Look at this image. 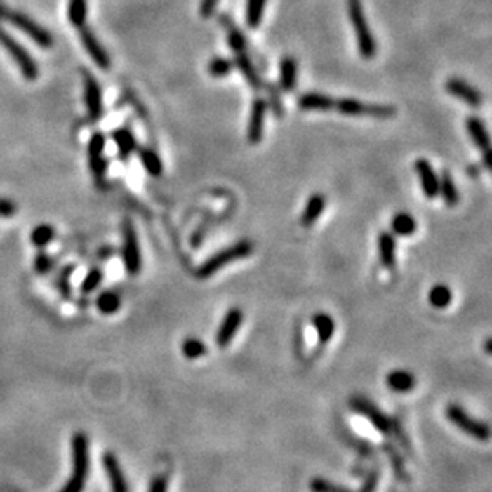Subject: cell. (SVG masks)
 Masks as SVG:
<instances>
[{
    "label": "cell",
    "mask_w": 492,
    "mask_h": 492,
    "mask_svg": "<svg viewBox=\"0 0 492 492\" xmlns=\"http://www.w3.org/2000/svg\"><path fill=\"white\" fill-rule=\"evenodd\" d=\"M346 10L349 22L354 29L355 40H357L359 55L366 61H370L376 56L378 45L375 37H373L368 20H366L364 4H361V0H346Z\"/></svg>",
    "instance_id": "1"
},
{
    "label": "cell",
    "mask_w": 492,
    "mask_h": 492,
    "mask_svg": "<svg viewBox=\"0 0 492 492\" xmlns=\"http://www.w3.org/2000/svg\"><path fill=\"white\" fill-rule=\"evenodd\" d=\"M90 472V443L85 434H75L72 438V475L59 492H81L85 489Z\"/></svg>",
    "instance_id": "2"
},
{
    "label": "cell",
    "mask_w": 492,
    "mask_h": 492,
    "mask_svg": "<svg viewBox=\"0 0 492 492\" xmlns=\"http://www.w3.org/2000/svg\"><path fill=\"white\" fill-rule=\"evenodd\" d=\"M253 251V244L248 239H241L234 244H231L227 248H222L220 252H217L215 255H212L206 260V262L199 266L197 270V277L198 279H209L215 272L220 271L225 266H228L230 263L238 262L248 257Z\"/></svg>",
    "instance_id": "3"
},
{
    "label": "cell",
    "mask_w": 492,
    "mask_h": 492,
    "mask_svg": "<svg viewBox=\"0 0 492 492\" xmlns=\"http://www.w3.org/2000/svg\"><path fill=\"white\" fill-rule=\"evenodd\" d=\"M0 21H7L11 26L20 29L21 32H25L29 39H32L41 48H51L55 45V39H53L50 31L41 27L32 18L21 13V11L10 8L4 4H0Z\"/></svg>",
    "instance_id": "4"
},
{
    "label": "cell",
    "mask_w": 492,
    "mask_h": 492,
    "mask_svg": "<svg viewBox=\"0 0 492 492\" xmlns=\"http://www.w3.org/2000/svg\"><path fill=\"white\" fill-rule=\"evenodd\" d=\"M333 110L346 117H368L376 118V120H389V118L395 117L397 114V109L394 105L361 102V100L355 98L335 99Z\"/></svg>",
    "instance_id": "5"
},
{
    "label": "cell",
    "mask_w": 492,
    "mask_h": 492,
    "mask_svg": "<svg viewBox=\"0 0 492 492\" xmlns=\"http://www.w3.org/2000/svg\"><path fill=\"white\" fill-rule=\"evenodd\" d=\"M0 45H2V48L7 51L11 58H13V61L16 62V66L20 67L21 74L26 80L34 81L39 79V66L37 62H35V59L29 55V51L25 46L18 44L2 26H0Z\"/></svg>",
    "instance_id": "6"
},
{
    "label": "cell",
    "mask_w": 492,
    "mask_h": 492,
    "mask_svg": "<svg viewBox=\"0 0 492 492\" xmlns=\"http://www.w3.org/2000/svg\"><path fill=\"white\" fill-rule=\"evenodd\" d=\"M446 418L451 424H454L458 429H460L464 434L470 435L472 438L479 441H488L489 440V425L483 423V420L473 419L464 408L458 403H451L446 408Z\"/></svg>",
    "instance_id": "7"
},
{
    "label": "cell",
    "mask_w": 492,
    "mask_h": 492,
    "mask_svg": "<svg viewBox=\"0 0 492 492\" xmlns=\"http://www.w3.org/2000/svg\"><path fill=\"white\" fill-rule=\"evenodd\" d=\"M123 263L124 270L128 271V274L135 276L140 272L142 268V253L138 239V233L133 227V223L129 220H124L123 225Z\"/></svg>",
    "instance_id": "8"
},
{
    "label": "cell",
    "mask_w": 492,
    "mask_h": 492,
    "mask_svg": "<svg viewBox=\"0 0 492 492\" xmlns=\"http://www.w3.org/2000/svg\"><path fill=\"white\" fill-rule=\"evenodd\" d=\"M349 405H351V410L359 413L360 416H364L376 430L381 432V434H390L392 423H390V419L379 410L375 403L370 401L368 399H364V397H352Z\"/></svg>",
    "instance_id": "9"
},
{
    "label": "cell",
    "mask_w": 492,
    "mask_h": 492,
    "mask_svg": "<svg viewBox=\"0 0 492 492\" xmlns=\"http://www.w3.org/2000/svg\"><path fill=\"white\" fill-rule=\"evenodd\" d=\"M268 104L265 98H255L251 105V114H248L246 138L251 145H258L263 140L265 134V121L268 115Z\"/></svg>",
    "instance_id": "10"
},
{
    "label": "cell",
    "mask_w": 492,
    "mask_h": 492,
    "mask_svg": "<svg viewBox=\"0 0 492 492\" xmlns=\"http://www.w3.org/2000/svg\"><path fill=\"white\" fill-rule=\"evenodd\" d=\"M446 93L451 94L453 98L459 99L460 102H464L468 107H473V109H478V107L483 105V94L481 91H478L475 86H472L470 83H467L462 79H449L446 81Z\"/></svg>",
    "instance_id": "11"
},
{
    "label": "cell",
    "mask_w": 492,
    "mask_h": 492,
    "mask_svg": "<svg viewBox=\"0 0 492 492\" xmlns=\"http://www.w3.org/2000/svg\"><path fill=\"white\" fill-rule=\"evenodd\" d=\"M242 320H244V312H242L241 307H231V310L225 314V317L222 319L220 325H218L215 341L218 347H228L230 343L233 341L234 335L238 333V330L241 328Z\"/></svg>",
    "instance_id": "12"
},
{
    "label": "cell",
    "mask_w": 492,
    "mask_h": 492,
    "mask_svg": "<svg viewBox=\"0 0 492 492\" xmlns=\"http://www.w3.org/2000/svg\"><path fill=\"white\" fill-rule=\"evenodd\" d=\"M79 35H80L83 48H85L88 55L91 56L94 64L104 70L110 69L112 62H110L109 53L104 50V46L100 45V41L98 40V37L94 35L91 29L86 27V26H81V27H79Z\"/></svg>",
    "instance_id": "13"
},
{
    "label": "cell",
    "mask_w": 492,
    "mask_h": 492,
    "mask_svg": "<svg viewBox=\"0 0 492 492\" xmlns=\"http://www.w3.org/2000/svg\"><path fill=\"white\" fill-rule=\"evenodd\" d=\"M104 148H105V138L102 133H94L88 142V161H90V169L96 180H102L107 171V161L104 159Z\"/></svg>",
    "instance_id": "14"
},
{
    "label": "cell",
    "mask_w": 492,
    "mask_h": 492,
    "mask_svg": "<svg viewBox=\"0 0 492 492\" xmlns=\"http://www.w3.org/2000/svg\"><path fill=\"white\" fill-rule=\"evenodd\" d=\"M414 171L419 177L424 197L427 199H435L438 197V182H440V179H438L434 166L430 164L429 159L419 158L414 161Z\"/></svg>",
    "instance_id": "15"
},
{
    "label": "cell",
    "mask_w": 492,
    "mask_h": 492,
    "mask_svg": "<svg viewBox=\"0 0 492 492\" xmlns=\"http://www.w3.org/2000/svg\"><path fill=\"white\" fill-rule=\"evenodd\" d=\"M85 81V102L88 109V115L91 120H99L102 117V91H100L99 81L88 72L83 74Z\"/></svg>",
    "instance_id": "16"
},
{
    "label": "cell",
    "mask_w": 492,
    "mask_h": 492,
    "mask_svg": "<svg viewBox=\"0 0 492 492\" xmlns=\"http://www.w3.org/2000/svg\"><path fill=\"white\" fill-rule=\"evenodd\" d=\"M233 62H234V67H238V70L242 74V77H244L246 81L248 83V86H251L252 90H255V91L263 90L265 81L262 79V75L258 74V70H257V67H255V64H253L252 58H251V55H248L247 50L234 53Z\"/></svg>",
    "instance_id": "17"
},
{
    "label": "cell",
    "mask_w": 492,
    "mask_h": 492,
    "mask_svg": "<svg viewBox=\"0 0 492 492\" xmlns=\"http://www.w3.org/2000/svg\"><path fill=\"white\" fill-rule=\"evenodd\" d=\"M102 464H104V470L107 473V477H109L112 492H129L126 477H124L117 456L114 453H105Z\"/></svg>",
    "instance_id": "18"
},
{
    "label": "cell",
    "mask_w": 492,
    "mask_h": 492,
    "mask_svg": "<svg viewBox=\"0 0 492 492\" xmlns=\"http://www.w3.org/2000/svg\"><path fill=\"white\" fill-rule=\"evenodd\" d=\"M296 104L301 110L305 112H328L333 110L335 107V98L328 96V94L317 93V91H310L301 94L296 100Z\"/></svg>",
    "instance_id": "19"
},
{
    "label": "cell",
    "mask_w": 492,
    "mask_h": 492,
    "mask_svg": "<svg viewBox=\"0 0 492 492\" xmlns=\"http://www.w3.org/2000/svg\"><path fill=\"white\" fill-rule=\"evenodd\" d=\"M378 251L379 260H381L384 268L392 271L397 263V241L395 236L390 233V231H381V233H379Z\"/></svg>",
    "instance_id": "20"
},
{
    "label": "cell",
    "mask_w": 492,
    "mask_h": 492,
    "mask_svg": "<svg viewBox=\"0 0 492 492\" xmlns=\"http://www.w3.org/2000/svg\"><path fill=\"white\" fill-rule=\"evenodd\" d=\"M298 80V62L293 56H284L279 64V90L292 93Z\"/></svg>",
    "instance_id": "21"
},
{
    "label": "cell",
    "mask_w": 492,
    "mask_h": 492,
    "mask_svg": "<svg viewBox=\"0 0 492 492\" xmlns=\"http://www.w3.org/2000/svg\"><path fill=\"white\" fill-rule=\"evenodd\" d=\"M325 206H327V199L322 193H312L310 199H307V203L303 209V213H301L300 217V223L303 225L305 228L312 227L314 223H316L320 215H322L325 211Z\"/></svg>",
    "instance_id": "22"
},
{
    "label": "cell",
    "mask_w": 492,
    "mask_h": 492,
    "mask_svg": "<svg viewBox=\"0 0 492 492\" xmlns=\"http://www.w3.org/2000/svg\"><path fill=\"white\" fill-rule=\"evenodd\" d=\"M465 128L468 131V135H470L472 142L477 145L478 150H481V152L491 150L489 133H488V129H486L481 118L468 117L465 120Z\"/></svg>",
    "instance_id": "23"
},
{
    "label": "cell",
    "mask_w": 492,
    "mask_h": 492,
    "mask_svg": "<svg viewBox=\"0 0 492 492\" xmlns=\"http://www.w3.org/2000/svg\"><path fill=\"white\" fill-rule=\"evenodd\" d=\"M311 324H312L314 330H316L317 340H319L320 345L322 346L328 345L330 340L335 335V328H336L333 317H331L330 314H327V312H316V314H312Z\"/></svg>",
    "instance_id": "24"
},
{
    "label": "cell",
    "mask_w": 492,
    "mask_h": 492,
    "mask_svg": "<svg viewBox=\"0 0 492 492\" xmlns=\"http://www.w3.org/2000/svg\"><path fill=\"white\" fill-rule=\"evenodd\" d=\"M386 386L397 394H406L416 386V378L406 370H392L386 376Z\"/></svg>",
    "instance_id": "25"
},
{
    "label": "cell",
    "mask_w": 492,
    "mask_h": 492,
    "mask_svg": "<svg viewBox=\"0 0 492 492\" xmlns=\"http://www.w3.org/2000/svg\"><path fill=\"white\" fill-rule=\"evenodd\" d=\"M112 139H114V142L117 144L118 155H120L121 159H128L135 150H138V140H135L131 129L128 128L117 129V131H114V134H112Z\"/></svg>",
    "instance_id": "26"
},
{
    "label": "cell",
    "mask_w": 492,
    "mask_h": 492,
    "mask_svg": "<svg viewBox=\"0 0 492 492\" xmlns=\"http://www.w3.org/2000/svg\"><path fill=\"white\" fill-rule=\"evenodd\" d=\"M438 179H440V182H438V194H441L444 204H446L448 207L458 206L459 204V190H458V185H456L451 173L444 169L441 173V177H438Z\"/></svg>",
    "instance_id": "27"
},
{
    "label": "cell",
    "mask_w": 492,
    "mask_h": 492,
    "mask_svg": "<svg viewBox=\"0 0 492 492\" xmlns=\"http://www.w3.org/2000/svg\"><path fill=\"white\" fill-rule=\"evenodd\" d=\"M390 230H392L394 236H411L416 233L418 222L410 212H397L390 222Z\"/></svg>",
    "instance_id": "28"
},
{
    "label": "cell",
    "mask_w": 492,
    "mask_h": 492,
    "mask_svg": "<svg viewBox=\"0 0 492 492\" xmlns=\"http://www.w3.org/2000/svg\"><path fill=\"white\" fill-rule=\"evenodd\" d=\"M427 300H429L430 306L435 307V310H444V307H448L453 303V290L446 284H435L429 290Z\"/></svg>",
    "instance_id": "29"
},
{
    "label": "cell",
    "mask_w": 492,
    "mask_h": 492,
    "mask_svg": "<svg viewBox=\"0 0 492 492\" xmlns=\"http://www.w3.org/2000/svg\"><path fill=\"white\" fill-rule=\"evenodd\" d=\"M139 159H140L142 166H144V169L152 177H159L163 174V169H164L163 161H161V158H159L158 153L153 150V148H148V147L140 148Z\"/></svg>",
    "instance_id": "30"
},
{
    "label": "cell",
    "mask_w": 492,
    "mask_h": 492,
    "mask_svg": "<svg viewBox=\"0 0 492 492\" xmlns=\"http://www.w3.org/2000/svg\"><path fill=\"white\" fill-rule=\"evenodd\" d=\"M268 0H246V25L251 29H258L263 21L265 8Z\"/></svg>",
    "instance_id": "31"
},
{
    "label": "cell",
    "mask_w": 492,
    "mask_h": 492,
    "mask_svg": "<svg viewBox=\"0 0 492 492\" xmlns=\"http://www.w3.org/2000/svg\"><path fill=\"white\" fill-rule=\"evenodd\" d=\"M233 70H234V62L233 59L230 58L215 56L207 62V74H209L212 79H225V77L231 75Z\"/></svg>",
    "instance_id": "32"
},
{
    "label": "cell",
    "mask_w": 492,
    "mask_h": 492,
    "mask_svg": "<svg viewBox=\"0 0 492 492\" xmlns=\"http://www.w3.org/2000/svg\"><path fill=\"white\" fill-rule=\"evenodd\" d=\"M96 307L102 314H107V316L115 314L121 307V296L118 295L117 292L107 290V292H102L98 296Z\"/></svg>",
    "instance_id": "33"
},
{
    "label": "cell",
    "mask_w": 492,
    "mask_h": 492,
    "mask_svg": "<svg viewBox=\"0 0 492 492\" xmlns=\"http://www.w3.org/2000/svg\"><path fill=\"white\" fill-rule=\"evenodd\" d=\"M67 16L72 26H85L88 16V0H69Z\"/></svg>",
    "instance_id": "34"
},
{
    "label": "cell",
    "mask_w": 492,
    "mask_h": 492,
    "mask_svg": "<svg viewBox=\"0 0 492 492\" xmlns=\"http://www.w3.org/2000/svg\"><path fill=\"white\" fill-rule=\"evenodd\" d=\"M263 90H266V104H268V110L272 112V115L277 118L284 117V104L281 99V90L279 86L271 85V83H265Z\"/></svg>",
    "instance_id": "35"
},
{
    "label": "cell",
    "mask_w": 492,
    "mask_h": 492,
    "mask_svg": "<svg viewBox=\"0 0 492 492\" xmlns=\"http://www.w3.org/2000/svg\"><path fill=\"white\" fill-rule=\"evenodd\" d=\"M182 355L188 360H197L199 357H204L207 354V347L204 345V341H201L199 338L190 336L185 338L182 343Z\"/></svg>",
    "instance_id": "36"
},
{
    "label": "cell",
    "mask_w": 492,
    "mask_h": 492,
    "mask_svg": "<svg viewBox=\"0 0 492 492\" xmlns=\"http://www.w3.org/2000/svg\"><path fill=\"white\" fill-rule=\"evenodd\" d=\"M53 239H55V228L51 225L41 223L37 228H34L31 233V242L35 247L41 248L48 246Z\"/></svg>",
    "instance_id": "37"
},
{
    "label": "cell",
    "mask_w": 492,
    "mask_h": 492,
    "mask_svg": "<svg viewBox=\"0 0 492 492\" xmlns=\"http://www.w3.org/2000/svg\"><path fill=\"white\" fill-rule=\"evenodd\" d=\"M310 491L311 492H355L346 488V486L336 484L327 478H320V477L310 479Z\"/></svg>",
    "instance_id": "38"
},
{
    "label": "cell",
    "mask_w": 492,
    "mask_h": 492,
    "mask_svg": "<svg viewBox=\"0 0 492 492\" xmlns=\"http://www.w3.org/2000/svg\"><path fill=\"white\" fill-rule=\"evenodd\" d=\"M102 271H100L99 268H93L88 271V274L85 276V279H83L81 282V286H80V292L83 295H90L93 293L94 290H96L99 286H100V282H102Z\"/></svg>",
    "instance_id": "39"
},
{
    "label": "cell",
    "mask_w": 492,
    "mask_h": 492,
    "mask_svg": "<svg viewBox=\"0 0 492 492\" xmlns=\"http://www.w3.org/2000/svg\"><path fill=\"white\" fill-rule=\"evenodd\" d=\"M34 268H35V271L39 272V274H46V272L51 271V268H53L51 257H48L46 253H39L37 257H35Z\"/></svg>",
    "instance_id": "40"
},
{
    "label": "cell",
    "mask_w": 492,
    "mask_h": 492,
    "mask_svg": "<svg viewBox=\"0 0 492 492\" xmlns=\"http://www.w3.org/2000/svg\"><path fill=\"white\" fill-rule=\"evenodd\" d=\"M168 489H169V478L159 473V475H157L152 479L147 492H168Z\"/></svg>",
    "instance_id": "41"
},
{
    "label": "cell",
    "mask_w": 492,
    "mask_h": 492,
    "mask_svg": "<svg viewBox=\"0 0 492 492\" xmlns=\"http://www.w3.org/2000/svg\"><path fill=\"white\" fill-rule=\"evenodd\" d=\"M220 4V0H201L199 4V15L204 18V20H209L212 15L215 13V10Z\"/></svg>",
    "instance_id": "42"
},
{
    "label": "cell",
    "mask_w": 492,
    "mask_h": 492,
    "mask_svg": "<svg viewBox=\"0 0 492 492\" xmlns=\"http://www.w3.org/2000/svg\"><path fill=\"white\" fill-rule=\"evenodd\" d=\"M16 211H18V207H16V204L13 203V201L0 198V217H2V218L13 217L15 213H16Z\"/></svg>",
    "instance_id": "43"
},
{
    "label": "cell",
    "mask_w": 492,
    "mask_h": 492,
    "mask_svg": "<svg viewBox=\"0 0 492 492\" xmlns=\"http://www.w3.org/2000/svg\"><path fill=\"white\" fill-rule=\"evenodd\" d=\"M378 479H379L378 472H371L357 492H375L378 488Z\"/></svg>",
    "instance_id": "44"
},
{
    "label": "cell",
    "mask_w": 492,
    "mask_h": 492,
    "mask_svg": "<svg viewBox=\"0 0 492 492\" xmlns=\"http://www.w3.org/2000/svg\"><path fill=\"white\" fill-rule=\"evenodd\" d=\"M483 153V164L486 169H491V163H492V150H486L481 152Z\"/></svg>",
    "instance_id": "45"
},
{
    "label": "cell",
    "mask_w": 492,
    "mask_h": 492,
    "mask_svg": "<svg viewBox=\"0 0 492 492\" xmlns=\"http://www.w3.org/2000/svg\"><path fill=\"white\" fill-rule=\"evenodd\" d=\"M486 352L491 354V340L486 341Z\"/></svg>",
    "instance_id": "46"
}]
</instances>
